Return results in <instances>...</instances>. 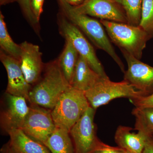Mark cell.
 Instances as JSON below:
<instances>
[{
    "label": "cell",
    "instance_id": "obj_18",
    "mask_svg": "<svg viewBox=\"0 0 153 153\" xmlns=\"http://www.w3.org/2000/svg\"><path fill=\"white\" fill-rule=\"evenodd\" d=\"M79 55L70 41L66 40L63 51L57 58L58 63L69 84H71Z\"/></svg>",
    "mask_w": 153,
    "mask_h": 153
},
{
    "label": "cell",
    "instance_id": "obj_5",
    "mask_svg": "<svg viewBox=\"0 0 153 153\" xmlns=\"http://www.w3.org/2000/svg\"><path fill=\"white\" fill-rule=\"evenodd\" d=\"M84 93L90 106L95 110L115 99L125 97L131 100L143 96L142 92L124 80L114 82L111 81L109 78H102Z\"/></svg>",
    "mask_w": 153,
    "mask_h": 153
},
{
    "label": "cell",
    "instance_id": "obj_24",
    "mask_svg": "<svg viewBox=\"0 0 153 153\" xmlns=\"http://www.w3.org/2000/svg\"><path fill=\"white\" fill-rule=\"evenodd\" d=\"M127 151L120 147H113L100 141L90 153H126Z\"/></svg>",
    "mask_w": 153,
    "mask_h": 153
},
{
    "label": "cell",
    "instance_id": "obj_29",
    "mask_svg": "<svg viewBox=\"0 0 153 153\" xmlns=\"http://www.w3.org/2000/svg\"><path fill=\"white\" fill-rule=\"evenodd\" d=\"M18 1V0H0L1 5H4L10 3Z\"/></svg>",
    "mask_w": 153,
    "mask_h": 153
},
{
    "label": "cell",
    "instance_id": "obj_6",
    "mask_svg": "<svg viewBox=\"0 0 153 153\" xmlns=\"http://www.w3.org/2000/svg\"><path fill=\"white\" fill-rule=\"evenodd\" d=\"M57 18L59 33L62 37L71 42L79 55L85 58L95 72L103 78H109L96 55L93 47L82 32L69 22L61 12Z\"/></svg>",
    "mask_w": 153,
    "mask_h": 153
},
{
    "label": "cell",
    "instance_id": "obj_12",
    "mask_svg": "<svg viewBox=\"0 0 153 153\" xmlns=\"http://www.w3.org/2000/svg\"><path fill=\"white\" fill-rule=\"evenodd\" d=\"M0 60L4 66L8 77L6 92L25 97L28 101L32 85L26 80L20 61L0 50Z\"/></svg>",
    "mask_w": 153,
    "mask_h": 153
},
{
    "label": "cell",
    "instance_id": "obj_27",
    "mask_svg": "<svg viewBox=\"0 0 153 153\" xmlns=\"http://www.w3.org/2000/svg\"><path fill=\"white\" fill-rule=\"evenodd\" d=\"M142 153H153V135L148 138Z\"/></svg>",
    "mask_w": 153,
    "mask_h": 153
},
{
    "label": "cell",
    "instance_id": "obj_11",
    "mask_svg": "<svg viewBox=\"0 0 153 153\" xmlns=\"http://www.w3.org/2000/svg\"><path fill=\"white\" fill-rule=\"evenodd\" d=\"M27 100L21 96L6 92L5 106L1 113V126L6 133L21 129L30 111Z\"/></svg>",
    "mask_w": 153,
    "mask_h": 153
},
{
    "label": "cell",
    "instance_id": "obj_20",
    "mask_svg": "<svg viewBox=\"0 0 153 153\" xmlns=\"http://www.w3.org/2000/svg\"><path fill=\"white\" fill-rule=\"evenodd\" d=\"M132 114L135 118V130L148 135H153V108L135 107Z\"/></svg>",
    "mask_w": 153,
    "mask_h": 153
},
{
    "label": "cell",
    "instance_id": "obj_26",
    "mask_svg": "<svg viewBox=\"0 0 153 153\" xmlns=\"http://www.w3.org/2000/svg\"><path fill=\"white\" fill-rule=\"evenodd\" d=\"M44 0H30V6L33 15L39 22L40 17L43 12Z\"/></svg>",
    "mask_w": 153,
    "mask_h": 153
},
{
    "label": "cell",
    "instance_id": "obj_19",
    "mask_svg": "<svg viewBox=\"0 0 153 153\" xmlns=\"http://www.w3.org/2000/svg\"><path fill=\"white\" fill-rule=\"evenodd\" d=\"M0 47L1 50L20 61L22 53L21 45L15 43L11 38L1 12H0Z\"/></svg>",
    "mask_w": 153,
    "mask_h": 153
},
{
    "label": "cell",
    "instance_id": "obj_9",
    "mask_svg": "<svg viewBox=\"0 0 153 153\" xmlns=\"http://www.w3.org/2000/svg\"><path fill=\"white\" fill-rule=\"evenodd\" d=\"M127 63L124 80L133 86L143 96L153 93V67L143 63L128 52L121 50Z\"/></svg>",
    "mask_w": 153,
    "mask_h": 153
},
{
    "label": "cell",
    "instance_id": "obj_21",
    "mask_svg": "<svg viewBox=\"0 0 153 153\" xmlns=\"http://www.w3.org/2000/svg\"><path fill=\"white\" fill-rule=\"evenodd\" d=\"M123 9L128 24L139 26L141 18L143 0H114Z\"/></svg>",
    "mask_w": 153,
    "mask_h": 153
},
{
    "label": "cell",
    "instance_id": "obj_15",
    "mask_svg": "<svg viewBox=\"0 0 153 153\" xmlns=\"http://www.w3.org/2000/svg\"><path fill=\"white\" fill-rule=\"evenodd\" d=\"M102 78L90 67L85 58L79 55L70 85L75 89L85 92Z\"/></svg>",
    "mask_w": 153,
    "mask_h": 153
},
{
    "label": "cell",
    "instance_id": "obj_28",
    "mask_svg": "<svg viewBox=\"0 0 153 153\" xmlns=\"http://www.w3.org/2000/svg\"><path fill=\"white\" fill-rule=\"evenodd\" d=\"M68 4L72 6L79 5L82 4L84 0H65Z\"/></svg>",
    "mask_w": 153,
    "mask_h": 153
},
{
    "label": "cell",
    "instance_id": "obj_17",
    "mask_svg": "<svg viewBox=\"0 0 153 153\" xmlns=\"http://www.w3.org/2000/svg\"><path fill=\"white\" fill-rule=\"evenodd\" d=\"M44 145L51 153H76L70 132L60 128H56Z\"/></svg>",
    "mask_w": 153,
    "mask_h": 153
},
{
    "label": "cell",
    "instance_id": "obj_14",
    "mask_svg": "<svg viewBox=\"0 0 153 153\" xmlns=\"http://www.w3.org/2000/svg\"><path fill=\"white\" fill-rule=\"evenodd\" d=\"M133 130L130 127L119 126L115 134V141L119 147L127 152L142 153L149 136L139 131L132 132Z\"/></svg>",
    "mask_w": 153,
    "mask_h": 153
},
{
    "label": "cell",
    "instance_id": "obj_3",
    "mask_svg": "<svg viewBox=\"0 0 153 153\" xmlns=\"http://www.w3.org/2000/svg\"><path fill=\"white\" fill-rule=\"evenodd\" d=\"M111 41L120 50H124L140 60L143 51L151 38L139 26L100 20Z\"/></svg>",
    "mask_w": 153,
    "mask_h": 153
},
{
    "label": "cell",
    "instance_id": "obj_7",
    "mask_svg": "<svg viewBox=\"0 0 153 153\" xmlns=\"http://www.w3.org/2000/svg\"><path fill=\"white\" fill-rule=\"evenodd\" d=\"M30 111L21 129L44 145L57 128L52 118V110L37 105L30 104Z\"/></svg>",
    "mask_w": 153,
    "mask_h": 153
},
{
    "label": "cell",
    "instance_id": "obj_22",
    "mask_svg": "<svg viewBox=\"0 0 153 153\" xmlns=\"http://www.w3.org/2000/svg\"><path fill=\"white\" fill-rule=\"evenodd\" d=\"M139 26L153 38V0H143Z\"/></svg>",
    "mask_w": 153,
    "mask_h": 153
},
{
    "label": "cell",
    "instance_id": "obj_16",
    "mask_svg": "<svg viewBox=\"0 0 153 153\" xmlns=\"http://www.w3.org/2000/svg\"><path fill=\"white\" fill-rule=\"evenodd\" d=\"M10 137L9 148L14 153H51L41 143L30 137L21 129L7 133Z\"/></svg>",
    "mask_w": 153,
    "mask_h": 153
},
{
    "label": "cell",
    "instance_id": "obj_1",
    "mask_svg": "<svg viewBox=\"0 0 153 153\" xmlns=\"http://www.w3.org/2000/svg\"><path fill=\"white\" fill-rule=\"evenodd\" d=\"M70 86L57 59L52 60L45 64L43 75L32 87L28 101L30 104L52 110L62 94Z\"/></svg>",
    "mask_w": 153,
    "mask_h": 153
},
{
    "label": "cell",
    "instance_id": "obj_8",
    "mask_svg": "<svg viewBox=\"0 0 153 153\" xmlns=\"http://www.w3.org/2000/svg\"><path fill=\"white\" fill-rule=\"evenodd\" d=\"M95 111L89 107L69 131L76 153H90L100 141L94 122Z\"/></svg>",
    "mask_w": 153,
    "mask_h": 153
},
{
    "label": "cell",
    "instance_id": "obj_10",
    "mask_svg": "<svg viewBox=\"0 0 153 153\" xmlns=\"http://www.w3.org/2000/svg\"><path fill=\"white\" fill-rule=\"evenodd\" d=\"M72 7L79 13L102 20L128 24L124 11L114 0H84L79 5Z\"/></svg>",
    "mask_w": 153,
    "mask_h": 153
},
{
    "label": "cell",
    "instance_id": "obj_13",
    "mask_svg": "<svg viewBox=\"0 0 153 153\" xmlns=\"http://www.w3.org/2000/svg\"><path fill=\"white\" fill-rule=\"evenodd\" d=\"M22 53L20 62L23 73L28 83L34 85L39 81L45 64L38 45L25 41L20 44Z\"/></svg>",
    "mask_w": 153,
    "mask_h": 153
},
{
    "label": "cell",
    "instance_id": "obj_2",
    "mask_svg": "<svg viewBox=\"0 0 153 153\" xmlns=\"http://www.w3.org/2000/svg\"><path fill=\"white\" fill-rule=\"evenodd\" d=\"M61 13L69 22L84 33L97 48L102 49L112 57L123 72H124V65L118 56L108 37L100 22L87 15L76 13L72 6L65 0H58Z\"/></svg>",
    "mask_w": 153,
    "mask_h": 153
},
{
    "label": "cell",
    "instance_id": "obj_31",
    "mask_svg": "<svg viewBox=\"0 0 153 153\" xmlns=\"http://www.w3.org/2000/svg\"><path fill=\"white\" fill-rule=\"evenodd\" d=\"M126 153H133L130 152H127V151Z\"/></svg>",
    "mask_w": 153,
    "mask_h": 153
},
{
    "label": "cell",
    "instance_id": "obj_30",
    "mask_svg": "<svg viewBox=\"0 0 153 153\" xmlns=\"http://www.w3.org/2000/svg\"><path fill=\"white\" fill-rule=\"evenodd\" d=\"M7 153H14L10 149V148H8V149L7 150Z\"/></svg>",
    "mask_w": 153,
    "mask_h": 153
},
{
    "label": "cell",
    "instance_id": "obj_25",
    "mask_svg": "<svg viewBox=\"0 0 153 153\" xmlns=\"http://www.w3.org/2000/svg\"><path fill=\"white\" fill-rule=\"evenodd\" d=\"M131 101L136 107L153 108V93L150 95L139 97Z\"/></svg>",
    "mask_w": 153,
    "mask_h": 153
},
{
    "label": "cell",
    "instance_id": "obj_23",
    "mask_svg": "<svg viewBox=\"0 0 153 153\" xmlns=\"http://www.w3.org/2000/svg\"><path fill=\"white\" fill-rule=\"evenodd\" d=\"M22 13L35 33L39 35L40 34V27L39 22L37 21L36 17L33 15L31 6L30 0H18Z\"/></svg>",
    "mask_w": 153,
    "mask_h": 153
},
{
    "label": "cell",
    "instance_id": "obj_4",
    "mask_svg": "<svg viewBox=\"0 0 153 153\" xmlns=\"http://www.w3.org/2000/svg\"><path fill=\"white\" fill-rule=\"evenodd\" d=\"M90 106L84 92L70 86L52 110L55 125L70 131Z\"/></svg>",
    "mask_w": 153,
    "mask_h": 153
}]
</instances>
